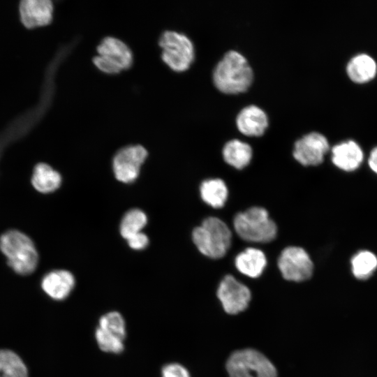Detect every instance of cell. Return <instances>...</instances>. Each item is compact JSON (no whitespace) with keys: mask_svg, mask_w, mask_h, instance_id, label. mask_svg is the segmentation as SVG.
I'll use <instances>...</instances> for the list:
<instances>
[{"mask_svg":"<svg viewBox=\"0 0 377 377\" xmlns=\"http://www.w3.org/2000/svg\"><path fill=\"white\" fill-rule=\"evenodd\" d=\"M214 87L221 93L235 95L246 91L254 80V70L249 59L238 50H226L212 71Z\"/></svg>","mask_w":377,"mask_h":377,"instance_id":"obj_1","label":"cell"},{"mask_svg":"<svg viewBox=\"0 0 377 377\" xmlns=\"http://www.w3.org/2000/svg\"><path fill=\"white\" fill-rule=\"evenodd\" d=\"M0 250L9 267L17 274L28 275L36 268L38 255L29 237L17 230H9L0 236Z\"/></svg>","mask_w":377,"mask_h":377,"instance_id":"obj_2","label":"cell"},{"mask_svg":"<svg viewBox=\"0 0 377 377\" xmlns=\"http://www.w3.org/2000/svg\"><path fill=\"white\" fill-rule=\"evenodd\" d=\"M192 238L199 251L213 259L223 257L230 247L232 233L221 219L210 216L193 230Z\"/></svg>","mask_w":377,"mask_h":377,"instance_id":"obj_3","label":"cell"},{"mask_svg":"<svg viewBox=\"0 0 377 377\" xmlns=\"http://www.w3.org/2000/svg\"><path fill=\"white\" fill-rule=\"evenodd\" d=\"M233 226L242 239L256 243H267L274 240L277 226L263 207H252L236 214Z\"/></svg>","mask_w":377,"mask_h":377,"instance_id":"obj_4","label":"cell"},{"mask_svg":"<svg viewBox=\"0 0 377 377\" xmlns=\"http://www.w3.org/2000/svg\"><path fill=\"white\" fill-rule=\"evenodd\" d=\"M159 45L162 60L174 71H186L194 61V44L184 33L174 30L163 31L159 38Z\"/></svg>","mask_w":377,"mask_h":377,"instance_id":"obj_5","label":"cell"},{"mask_svg":"<svg viewBox=\"0 0 377 377\" xmlns=\"http://www.w3.org/2000/svg\"><path fill=\"white\" fill-rule=\"evenodd\" d=\"M226 369L230 377H276L274 364L260 352L246 348L229 357Z\"/></svg>","mask_w":377,"mask_h":377,"instance_id":"obj_6","label":"cell"},{"mask_svg":"<svg viewBox=\"0 0 377 377\" xmlns=\"http://www.w3.org/2000/svg\"><path fill=\"white\" fill-rule=\"evenodd\" d=\"M98 55L94 57V65L102 72L108 74L120 73L130 68L133 54L129 47L120 39L108 36L97 47Z\"/></svg>","mask_w":377,"mask_h":377,"instance_id":"obj_7","label":"cell"},{"mask_svg":"<svg viewBox=\"0 0 377 377\" xmlns=\"http://www.w3.org/2000/svg\"><path fill=\"white\" fill-rule=\"evenodd\" d=\"M278 267L283 277L288 281L300 282L309 279L313 270V262L302 248H285L278 258Z\"/></svg>","mask_w":377,"mask_h":377,"instance_id":"obj_8","label":"cell"},{"mask_svg":"<svg viewBox=\"0 0 377 377\" xmlns=\"http://www.w3.org/2000/svg\"><path fill=\"white\" fill-rule=\"evenodd\" d=\"M147 157V151L141 145H129L121 149L112 161L116 179L126 184L133 182L138 178Z\"/></svg>","mask_w":377,"mask_h":377,"instance_id":"obj_9","label":"cell"},{"mask_svg":"<svg viewBox=\"0 0 377 377\" xmlns=\"http://www.w3.org/2000/svg\"><path fill=\"white\" fill-rule=\"evenodd\" d=\"M326 137L317 131H311L297 139L293 145V156L302 165H318L329 151Z\"/></svg>","mask_w":377,"mask_h":377,"instance_id":"obj_10","label":"cell"},{"mask_svg":"<svg viewBox=\"0 0 377 377\" xmlns=\"http://www.w3.org/2000/svg\"><path fill=\"white\" fill-rule=\"evenodd\" d=\"M217 297L226 313L237 314L248 307L251 294L247 286L228 274L219 286Z\"/></svg>","mask_w":377,"mask_h":377,"instance_id":"obj_11","label":"cell"},{"mask_svg":"<svg viewBox=\"0 0 377 377\" xmlns=\"http://www.w3.org/2000/svg\"><path fill=\"white\" fill-rule=\"evenodd\" d=\"M269 123V117L265 110L254 103L243 106L235 118V124L238 131L250 137L263 135L268 128Z\"/></svg>","mask_w":377,"mask_h":377,"instance_id":"obj_12","label":"cell"},{"mask_svg":"<svg viewBox=\"0 0 377 377\" xmlns=\"http://www.w3.org/2000/svg\"><path fill=\"white\" fill-rule=\"evenodd\" d=\"M21 21L27 28L45 26L51 22L53 6L49 0H24L20 4Z\"/></svg>","mask_w":377,"mask_h":377,"instance_id":"obj_13","label":"cell"},{"mask_svg":"<svg viewBox=\"0 0 377 377\" xmlns=\"http://www.w3.org/2000/svg\"><path fill=\"white\" fill-rule=\"evenodd\" d=\"M75 283V277L72 273L64 269H57L43 276L41 288L52 299L63 300L70 295Z\"/></svg>","mask_w":377,"mask_h":377,"instance_id":"obj_14","label":"cell"},{"mask_svg":"<svg viewBox=\"0 0 377 377\" xmlns=\"http://www.w3.org/2000/svg\"><path fill=\"white\" fill-rule=\"evenodd\" d=\"M331 152L332 163L346 172L358 168L364 158L361 147L353 140L344 141L334 145Z\"/></svg>","mask_w":377,"mask_h":377,"instance_id":"obj_15","label":"cell"},{"mask_svg":"<svg viewBox=\"0 0 377 377\" xmlns=\"http://www.w3.org/2000/svg\"><path fill=\"white\" fill-rule=\"evenodd\" d=\"M235 264L237 270L244 275L258 278L266 267L267 258L261 250L247 248L236 256Z\"/></svg>","mask_w":377,"mask_h":377,"instance_id":"obj_16","label":"cell"},{"mask_svg":"<svg viewBox=\"0 0 377 377\" xmlns=\"http://www.w3.org/2000/svg\"><path fill=\"white\" fill-rule=\"evenodd\" d=\"M222 156L226 163L241 170L249 164L253 156V149L248 142L232 138L224 144Z\"/></svg>","mask_w":377,"mask_h":377,"instance_id":"obj_17","label":"cell"},{"mask_svg":"<svg viewBox=\"0 0 377 377\" xmlns=\"http://www.w3.org/2000/svg\"><path fill=\"white\" fill-rule=\"evenodd\" d=\"M377 73V64L375 60L367 54L354 56L348 62L346 73L354 82L363 84L374 78Z\"/></svg>","mask_w":377,"mask_h":377,"instance_id":"obj_18","label":"cell"},{"mask_svg":"<svg viewBox=\"0 0 377 377\" xmlns=\"http://www.w3.org/2000/svg\"><path fill=\"white\" fill-rule=\"evenodd\" d=\"M31 184L38 192L50 193L59 188L61 184V177L48 164L40 163L34 167Z\"/></svg>","mask_w":377,"mask_h":377,"instance_id":"obj_19","label":"cell"},{"mask_svg":"<svg viewBox=\"0 0 377 377\" xmlns=\"http://www.w3.org/2000/svg\"><path fill=\"white\" fill-rule=\"evenodd\" d=\"M202 200L214 208L224 206L228 195L226 183L221 179H209L203 181L200 186Z\"/></svg>","mask_w":377,"mask_h":377,"instance_id":"obj_20","label":"cell"},{"mask_svg":"<svg viewBox=\"0 0 377 377\" xmlns=\"http://www.w3.org/2000/svg\"><path fill=\"white\" fill-rule=\"evenodd\" d=\"M0 377H28L26 365L15 352L0 349Z\"/></svg>","mask_w":377,"mask_h":377,"instance_id":"obj_21","label":"cell"},{"mask_svg":"<svg viewBox=\"0 0 377 377\" xmlns=\"http://www.w3.org/2000/svg\"><path fill=\"white\" fill-rule=\"evenodd\" d=\"M377 268V257L369 251H361L351 259V269L355 278L369 279Z\"/></svg>","mask_w":377,"mask_h":377,"instance_id":"obj_22","label":"cell"},{"mask_svg":"<svg viewBox=\"0 0 377 377\" xmlns=\"http://www.w3.org/2000/svg\"><path fill=\"white\" fill-rule=\"evenodd\" d=\"M147 223L146 214L139 209H133L127 212L120 223L121 235L126 240L131 237L142 232Z\"/></svg>","mask_w":377,"mask_h":377,"instance_id":"obj_23","label":"cell"},{"mask_svg":"<svg viewBox=\"0 0 377 377\" xmlns=\"http://www.w3.org/2000/svg\"><path fill=\"white\" fill-rule=\"evenodd\" d=\"M98 328L124 341L126 337V323L121 314L117 311H110L101 316L98 321Z\"/></svg>","mask_w":377,"mask_h":377,"instance_id":"obj_24","label":"cell"},{"mask_svg":"<svg viewBox=\"0 0 377 377\" xmlns=\"http://www.w3.org/2000/svg\"><path fill=\"white\" fill-rule=\"evenodd\" d=\"M95 338L98 347L104 352L120 353L123 351L124 340L97 327Z\"/></svg>","mask_w":377,"mask_h":377,"instance_id":"obj_25","label":"cell"},{"mask_svg":"<svg viewBox=\"0 0 377 377\" xmlns=\"http://www.w3.org/2000/svg\"><path fill=\"white\" fill-rule=\"evenodd\" d=\"M162 377H190L188 370L177 363L168 364L162 369Z\"/></svg>","mask_w":377,"mask_h":377,"instance_id":"obj_26","label":"cell"},{"mask_svg":"<svg viewBox=\"0 0 377 377\" xmlns=\"http://www.w3.org/2000/svg\"><path fill=\"white\" fill-rule=\"evenodd\" d=\"M126 241L128 246L134 250H142L149 244L148 237L142 232L131 237Z\"/></svg>","mask_w":377,"mask_h":377,"instance_id":"obj_27","label":"cell"},{"mask_svg":"<svg viewBox=\"0 0 377 377\" xmlns=\"http://www.w3.org/2000/svg\"><path fill=\"white\" fill-rule=\"evenodd\" d=\"M368 163L370 168L377 174V147L371 151Z\"/></svg>","mask_w":377,"mask_h":377,"instance_id":"obj_28","label":"cell"}]
</instances>
